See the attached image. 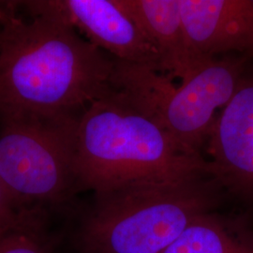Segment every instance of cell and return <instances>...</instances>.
I'll return each instance as SVG.
<instances>
[{"label":"cell","instance_id":"7a4b0ae2","mask_svg":"<svg viewBox=\"0 0 253 253\" xmlns=\"http://www.w3.org/2000/svg\"><path fill=\"white\" fill-rule=\"evenodd\" d=\"M211 177L208 161L187 152L145 109L117 91L94 102L77 128L78 192L178 184Z\"/></svg>","mask_w":253,"mask_h":253},{"label":"cell","instance_id":"8992f818","mask_svg":"<svg viewBox=\"0 0 253 253\" xmlns=\"http://www.w3.org/2000/svg\"><path fill=\"white\" fill-rule=\"evenodd\" d=\"M27 12L53 14L68 23L91 44L118 61L164 73L160 55L132 16L117 0L17 1Z\"/></svg>","mask_w":253,"mask_h":253},{"label":"cell","instance_id":"277c9868","mask_svg":"<svg viewBox=\"0 0 253 253\" xmlns=\"http://www.w3.org/2000/svg\"><path fill=\"white\" fill-rule=\"evenodd\" d=\"M79 119L0 116V178L21 208L50 214L78 193Z\"/></svg>","mask_w":253,"mask_h":253},{"label":"cell","instance_id":"7c38bea8","mask_svg":"<svg viewBox=\"0 0 253 253\" xmlns=\"http://www.w3.org/2000/svg\"><path fill=\"white\" fill-rule=\"evenodd\" d=\"M39 212L21 208L0 178V231L14 226L28 215Z\"/></svg>","mask_w":253,"mask_h":253},{"label":"cell","instance_id":"6da1fadb","mask_svg":"<svg viewBox=\"0 0 253 253\" xmlns=\"http://www.w3.org/2000/svg\"><path fill=\"white\" fill-rule=\"evenodd\" d=\"M0 2V116L81 118L115 92L118 61L62 19Z\"/></svg>","mask_w":253,"mask_h":253},{"label":"cell","instance_id":"ba28073f","mask_svg":"<svg viewBox=\"0 0 253 253\" xmlns=\"http://www.w3.org/2000/svg\"><path fill=\"white\" fill-rule=\"evenodd\" d=\"M185 34L202 61L217 54L253 55V0H179Z\"/></svg>","mask_w":253,"mask_h":253},{"label":"cell","instance_id":"8fae6325","mask_svg":"<svg viewBox=\"0 0 253 253\" xmlns=\"http://www.w3.org/2000/svg\"><path fill=\"white\" fill-rule=\"evenodd\" d=\"M48 217L43 212H34L0 231V253H54V242L46 228Z\"/></svg>","mask_w":253,"mask_h":253},{"label":"cell","instance_id":"3957f363","mask_svg":"<svg viewBox=\"0 0 253 253\" xmlns=\"http://www.w3.org/2000/svg\"><path fill=\"white\" fill-rule=\"evenodd\" d=\"M214 178L95 194L82 223L84 253H163L216 202Z\"/></svg>","mask_w":253,"mask_h":253},{"label":"cell","instance_id":"30bf717a","mask_svg":"<svg viewBox=\"0 0 253 253\" xmlns=\"http://www.w3.org/2000/svg\"><path fill=\"white\" fill-rule=\"evenodd\" d=\"M163 253H253V244L208 212L196 217Z\"/></svg>","mask_w":253,"mask_h":253},{"label":"cell","instance_id":"52a82bcc","mask_svg":"<svg viewBox=\"0 0 253 253\" xmlns=\"http://www.w3.org/2000/svg\"><path fill=\"white\" fill-rule=\"evenodd\" d=\"M206 145L211 177L234 192L253 195V76L245 73Z\"/></svg>","mask_w":253,"mask_h":253},{"label":"cell","instance_id":"9c48e42d","mask_svg":"<svg viewBox=\"0 0 253 253\" xmlns=\"http://www.w3.org/2000/svg\"><path fill=\"white\" fill-rule=\"evenodd\" d=\"M129 13L161 57L164 73L181 81L202 61L190 50L181 16L179 0H117ZM212 60V59H211Z\"/></svg>","mask_w":253,"mask_h":253},{"label":"cell","instance_id":"5b68a950","mask_svg":"<svg viewBox=\"0 0 253 253\" xmlns=\"http://www.w3.org/2000/svg\"><path fill=\"white\" fill-rule=\"evenodd\" d=\"M247 57L213 58L172 86L161 73L129 68L121 92L153 117L187 152L203 156L211 129L245 75Z\"/></svg>","mask_w":253,"mask_h":253}]
</instances>
